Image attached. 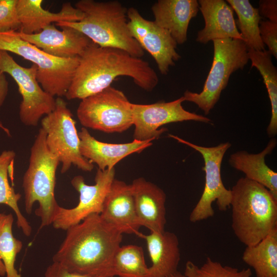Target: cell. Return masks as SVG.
<instances>
[{
  "label": "cell",
  "instance_id": "2e32d148",
  "mask_svg": "<svg viewBox=\"0 0 277 277\" xmlns=\"http://www.w3.org/2000/svg\"><path fill=\"white\" fill-rule=\"evenodd\" d=\"M101 218L123 233H141L131 184L114 179L105 200Z\"/></svg>",
  "mask_w": 277,
  "mask_h": 277
},
{
  "label": "cell",
  "instance_id": "d6986e66",
  "mask_svg": "<svg viewBox=\"0 0 277 277\" xmlns=\"http://www.w3.org/2000/svg\"><path fill=\"white\" fill-rule=\"evenodd\" d=\"M198 3L205 26L197 32L196 42L205 44L216 39L242 40L235 24L233 10L226 1L199 0Z\"/></svg>",
  "mask_w": 277,
  "mask_h": 277
},
{
  "label": "cell",
  "instance_id": "d4e9b609",
  "mask_svg": "<svg viewBox=\"0 0 277 277\" xmlns=\"http://www.w3.org/2000/svg\"><path fill=\"white\" fill-rule=\"evenodd\" d=\"M15 156V152L11 150H4L0 154V204L7 205L13 210L17 227L25 235L29 236L32 232L31 226L22 214L18 205L21 194L15 192L8 180L9 176L13 184V167Z\"/></svg>",
  "mask_w": 277,
  "mask_h": 277
},
{
  "label": "cell",
  "instance_id": "52a82bcc",
  "mask_svg": "<svg viewBox=\"0 0 277 277\" xmlns=\"http://www.w3.org/2000/svg\"><path fill=\"white\" fill-rule=\"evenodd\" d=\"M212 42L213 61L203 90L200 93L186 90L183 96L185 101L196 104L205 115L219 100L231 74L243 69L249 61L248 48L242 40L225 38Z\"/></svg>",
  "mask_w": 277,
  "mask_h": 277
},
{
  "label": "cell",
  "instance_id": "7402d4cb",
  "mask_svg": "<svg viewBox=\"0 0 277 277\" xmlns=\"http://www.w3.org/2000/svg\"><path fill=\"white\" fill-rule=\"evenodd\" d=\"M146 242L152 263L149 267V277H169L176 273L181 259L179 242L176 235L171 232H141L138 235Z\"/></svg>",
  "mask_w": 277,
  "mask_h": 277
},
{
  "label": "cell",
  "instance_id": "cb8c5ba5",
  "mask_svg": "<svg viewBox=\"0 0 277 277\" xmlns=\"http://www.w3.org/2000/svg\"><path fill=\"white\" fill-rule=\"evenodd\" d=\"M242 260L256 277H277V227L258 244L246 246Z\"/></svg>",
  "mask_w": 277,
  "mask_h": 277
},
{
  "label": "cell",
  "instance_id": "4dcf8cb0",
  "mask_svg": "<svg viewBox=\"0 0 277 277\" xmlns=\"http://www.w3.org/2000/svg\"><path fill=\"white\" fill-rule=\"evenodd\" d=\"M16 3L17 0H0V32L20 30Z\"/></svg>",
  "mask_w": 277,
  "mask_h": 277
},
{
  "label": "cell",
  "instance_id": "f546056e",
  "mask_svg": "<svg viewBox=\"0 0 277 277\" xmlns=\"http://www.w3.org/2000/svg\"><path fill=\"white\" fill-rule=\"evenodd\" d=\"M184 274L186 277H251L252 273L249 268L239 270L208 257L201 266L188 261Z\"/></svg>",
  "mask_w": 277,
  "mask_h": 277
},
{
  "label": "cell",
  "instance_id": "e575fe53",
  "mask_svg": "<svg viewBox=\"0 0 277 277\" xmlns=\"http://www.w3.org/2000/svg\"><path fill=\"white\" fill-rule=\"evenodd\" d=\"M8 92V82L5 74L0 70V107L5 102Z\"/></svg>",
  "mask_w": 277,
  "mask_h": 277
},
{
  "label": "cell",
  "instance_id": "e0dca14e",
  "mask_svg": "<svg viewBox=\"0 0 277 277\" xmlns=\"http://www.w3.org/2000/svg\"><path fill=\"white\" fill-rule=\"evenodd\" d=\"M131 185L140 226L150 232L164 231L166 223L165 192L144 177L134 179Z\"/></svg>",
  "mask_w": 277,
  "mask_h": 277
},
{
  "label": "cell",
  "instance_id": "30bf717a",
  "mask_svg": "<svg viewBox=\"0 0 277 277\" xmlns=\"http://www.w3.org/2000/svg\"><path fill=\"white\" fill-rule=\"evenodd\" d=\"M168 136L199 152L204 161L203 168L205 174L204 188L200 200L190 214V221L196 223L212 217L214 211L212 204L215 201L220 211L227 210L230 206L231 192L223 184L221 169L224 155L231 147V144L225 142L215 146L204 147L175 135L169 134Z\"/></svg>",
  "mask_w": 277,
  "mask_h": 277
},
{
  "label": "cell",
  "instance_id": "3957f363",
  "mask_svg": "<svg viewBox=\"0 0 277 277\" xmlns=\"http://www.w3.org/2000/svg\"><path fill=\"white\" fill-rule=\"evenodd\" d=\"M74 7L83 13V18L78 22H60L57 26L76 29L100 47L120 49L138 58L144 56V50L129 29L128 9L120 2L80 0Z\"/></svg>",
  "mask_w": 277,
  "mask_h": 277
},
{
  "label": "cell",
  "instance_id": "9c48e42d",
  "mask_svg": "<svg viewBox=\"0 0 277 277\" xmlns=\"http://www.w3.org/2000/svg\"><path fill=\"white\" fill-rule=\"evenodd\" d=\"M132 104L123 91L110 86L82 100L76 114L85 128L122 133L133 125Z\"/></svg>",
  "mask_w": 277,
  "mask_h": 277
},
{
  "label": "cell",
  "instance_id": "d6a6232c",
  "mask_svg": "<svg viewBox=\"0 0 277 277\" xmlns=\"http://www.w3.org/2000/svg\"><path fill=\"white\" fill-rule=\"evenodd\" d=\"M44 277H98L97 276L81 274L70 272L58 263L53 262L49 265L44 275Z\"/></svg>",
  "mask_w": 277,
  "mask_h": 277
},
{
  "label": "cell",
  "instance_id": "8992f818",
  "mask_svg": "<svg viewBox=\"0 0 277 277\" xmlns=\"http://www.w3.org/2000/svg\"><path fill=\"white\" fill-rule=\"evenodd\" d=\"M0 50L15 54L36 66L39 84L57 97L65 96L80 61V57L61 58L50 55L22 39L18 31L0 32Z\"/></svg>",
  "mask_w": 277,
  "mask_h": 277
},
{
  "label": "cell",
  "instance_id": "ba28073f",
  "mask_svg": "<svg viewBox=\"0 0 277 277\" xmlns=\"http://www.w3.org/2000/svg\"><path fill=\"white\" fill-rule=\"evenodd\" d=\"M41 125L46 133L47 147L62 164V173L67 172L72 165L85 172L93 170V164L81 154L75 121L62 97L56 98L54 109L42 118Z\"/></svg>",
  "mask_w": 277,
  "mask_h": 277
},
{
  "label": "cell",
  "instance_id": "4316f807",
  "mask_svg": "<svg viewBox=\"0 0 277 277\" xmlns=\"http://www.w3.org/2000/svg\"><path fill=\"white\" fill-rule=\"evenodd\" d=\"M251 67H255L261 74L269 97L271 115L267 133L270 137L277 134V70L273 65L271 54L267 50L248 49Z\"/></svg>",
  "mask_w": 277,
  "mask_h": 277
},
{
  "label": "cell",
  "instance_id": "1f68e13d",
  "mask_svg": "<svg viewBox=\"0 0 277 277\" xmlns=\"http://www.w3.org/2000/svg\"><path fill=\"white\" fill-rule=\"evenodd\" d=\"M259 31L261 39L268 48V51L277 59V23L261 21Z\"/></svg>",
  "mask_w": 277,
  "mask_h": 277
},
{
  "label": "cell",
  "instance_id": "ffe728a7",
  "mask_svg": "<svg viewBox=\"0 0 277 277\" xmlns=\"http://www.w3.org/2000/svg\"><path fill=\"white\" fill-rule=\"evenodd\" d=\"M42 0H17L16 10L21 23L19 32L33 34L53 23L78 22L83 13L69 2L63 4L61 10L52 12L44 9Z\"/></svg>",
  "mask_w": 277,
  "mask_h": 277
},
{
  "label": "cell",
  "instance_id": "4fadbf2b",
  "mask_svg": "<svg viewBox=\"0 0 277 277\" xmlns=\"http://www.w3.org/2000/svg\"><path fill=\"white\" fill-rule=\"evenodd\" d=\"M183 96L173 101H160L151 104H132L134 140L145 141L158 138L165 128L159 129L169 123L194 121L210 123V118L186 110L182 104Z\"/></svg>",
  "mask_w": 277,
  "mask_h": 277
},
{
  "label": "cell",
  "instance_id": "9a60e30c",
  "mask_svg": "<svg viewBox=\"0 0 277 277\" xmlns=\"http://www.w3.org/2000/svg\"><path fill=\"white\" fill-rule=\"evenodd\" d=\"M62 30L54 24L40 32L24 34L18 31L21 37L45 53L61 58L80 57L92 43L86 35L73 28L63 26Z\"/></svg>",
  "mask_w": 277,
  "mask_h": 277
},
{
  "label": "cell",
  "instance_id": "f1b7e54d",
  "mask_svg": "<svg viewBox=\"0 0 277 277\" xmlns=\"http://www.w3.org/2000/svg\"><path fill=\"white\" fill-rule=\"evenodd\" d=\"M113 271L118 277H149L142 247L135 245L121 246L113 260Z\"/></svg>",
  "mask_w": 277,
  "mask_h": 277
},
{
  "label": "cell",
  "instance_id": "836d02e7",
  "mask_svg": "<svg viewBox=\"0 0 277 277\" xmlns=\"http://www.w3.org/2000/svg\"><path fill=\"white\" fill-rule=\"evenodd\" d=\"M259 4L258 9L260 16L268 18L269 21L277 23V1L261 0Z\"/></svg>",
  "mask_w": 277,
  "mask_h": 277
},
{
  "label": "cell",
  "instance_id": "484cf974",
  "mask_svg": "<svg viewBox=\"0 0 277 277\" xmlns=\"http://www.w3.org/2000/svg\"><path fill=\"white\" fill-rule=\"evenodd\" d=\"M226 2L238 16L235 24L248 49L265 50L260 34L261 16L258 9L253 7L248 0H227Z\"/></svg>",
  "mask_w": 277,
  "mask_h": 277
},
{
  "label": "cell",
  "instance_id": "6da1fadb",
  "mask_svg": "<svg viewBox=\"0 0 277 277\" xmlns=\"http://www.w3.org/2000/svg\"><path fill=\"white\" fill-rule=\"evenodd\" d=\"M120 76H128L140 88L151 91L159 82L149 63L124 50L92 43L80 57L70 86L68 100H83L109 87Z\"/></svg>",
  "mask_w": 277,
  "mask_h": 277
},
{
  "label": "cell",
  "instance_id": "83f0119b",
  "mask_svg": "<svg viewBox=\"0 0 277 277\" xmlns=\"http://www.w3.org/2000/svg\"><path fill=\"white\" fill-rule=\"evenodd\" d=\"M13 216L3 213L0 218V276L21 277L15 267L16 257L23 248V243L13 235Z\"/></svg>",
  "mask_w": 277,
  "mask_h": 277
},
{
  "label": "cell",
  "instance_id": "5bb4252c",
  "mask_svg": "<svg viewBox=\"0 0 277 277\" xmlns=\"http://www.w3.org/2000/svg\"><path fill=\"white\" fill-rule=\"evenodd\" d=\"M128 25L132 36L155 61L160 73L166 75L180 58L177 43L167 30L144 18L134 7L127 10Z\"/></svg>",
  "mask_w": 277,
  "mask_h": 277
},
{
  "label": "cell",
  "instance_id": "44dd1931",
  "mask_svg": "<svg viewBox=\"0 0 277 277\" xmlns=\"http://www.w3.org/2000/svg\"><path fill=\"white\" fill-rule=\"evenodd\" d=\"M154 22L169 32L177 44L187 39L190 22L199 10L196 0H159L151 7Z\"/></svg>",
  "mask_w": 277,
  "mask_h": 277
},
{
  "label": "cell",
  "instance_id": "7c38bea8",
  "mask_svg": "<svg viewBox=\"0 0 277 277\" xmlns=\"http://www.w3.org/2000/svg\"><path fill=\"white\" fill-rule=\"evenodd\" d=\"M115 174L114 168L104 170L98 169L94 178L95 184L92 185H87L81 175L73 177L71 184L79 193L78 203L72 208L60 206L53 221V227L66 231L91 214H100L106 197L115 179Z\"/></svg>",
  "mask_w": 277,
  "mask_h": 277
},
{
  "label": "cell",
  "instance_id": "7a4b0ae2",
  "mask_svg": "<svg viewBox=\"0 0 277 277\" xmlns=\"http://www.w3.org/2000/svg\"><path fill=\"white\" fill-rule=\"evenodd\" d=\"M66 231L53 262L73 273L115 276L113 260L122 241L121 232L97 214L88 216Z\"/></svg>",
  "mask_w": 277,
  "mask_h": 277
},
{
  "label": "cell",
  "instance_id": "d590c367",
  "mask_svg": "<svg viewBox=\"0 0 277 277\" xmlns=\"http://www.w3.org/2000/svg\"><path fill=\"white\" fill-rule=\"evenodd\" d=\"M0 128H1L8 136H10V130L6 128L3 123L0 121Z\"/></svg>",
  "mask_w": 277,
  "mask_h": 277
},
{
  "label": "cell",
  "instance_id": "603a6c76",
  "mask_svg": "<svg viewBox=\"0 0 277 277\" xmlns=\"http://www.w3.org/2000/svg\"><path fill=\"white\" fill-rule=\"evenodd\" d=\"M276 145V140L272 138L259 153H249L244 150L237 151L230 156L229 163L233 168L243 172L245 177L266 188L277 199V173L265 161V156L271 153Z\"/></svg>",
  "mask_w": 277,
  "mask_h": 277
},
{
  "label": "cell",
  "instance_id": "277c9868",
  "mask_svg": "<svg viewBox=\"0 0 277 277\" xmlns=\"http://www.w3.org/2000/svg\"><path fill=\"white\" fill-rule=\"evenodd\" d=\"M230 190L234 233L246 246L254 245L277 227V199L264 186L245 177Z\"/></svg>",
  "mask_w": 277,
  "mask_h": 277
},
{
  "label": "cell",
  "instance_id": "8fae6325",
  "mask_svg": "<svg viewBox=\"0 0 277 277\" xmlns=\"http://www.w3.org/2000/svg\"><path fill=\"white\" fill-rule=\"evenodd\" d=\"M0 70L11 76L18 86L22 98L19 109L21 121L27 126H37L44 116L54 109L56 98L39 84L36 66H22L8 52L0 50Z\"/></svg>",
  "mask_w": 277,
  "mask_h": 277
},
{
  "label": "cell",
  "instance_id": "5b68a950",
  "mask_svg": "<svg viewBox=\"0 0 277 277\" xmlns=\"http://www.w3.org/2000/svg\"><path fill=\"white\" fill-rule=\"evenodd\" d=\"M46 136V132L41 128L31 146L28 167L22 181L26 212L31 214L34 204L38 203L35 214L41 219L40 228L52 225L60 207L54 194L56 172L60 162L47 147Z\"/></svg>",
  "mask_w": 277,
  "mask_h": 277
},
{
  "label": "cell",
  "instance_id": "74e56055",
  "mask_svg": "<svg viewBox=\"0 0 277 277\" xmlns=\"http://www.w3.org/2000/svg\"><path fill=\"white\" fill-rule=\"evenodd\" d=\"M3 215V213H0V218L1 217V216H2Z\"/></svg>",
  "mask_w": 277,
  "mask_h": 277
},
{
  "label": "cell",
  "instance_id": "8d00e7d4",
  "mask_svg": "<svg viewBox=\"0 0 277 277\" xmlns=\"http://www.w3.org/2000/svg\"><path fill=\"white\" fill-rule=\"evenodd\" d=\"M169 277H186L184 273L177 271L176 273L171 275Z\"/></svg>",
  "mask_w": 277,
  "mask_h": 277
},
{
  "label": "cell",
  "instance_id": "ac0fdd59",
  "mask_svg": "<svg viewBox=\"0 0 277 277\" xmlns=\"http://www.w3.org/2000/svg\"><path fill=\"white\" fill-rule=\"evenodd\" d=\"M80 150L82 155L94 163L98 169L104 170L114 166L125 157L134 153H140L152 145V141H133L122 144L107 143L100 141L83 127L78 132Z\"/></svg>",
  "mask_w": 277,
  "mask_h": 277
}]
</instances>
